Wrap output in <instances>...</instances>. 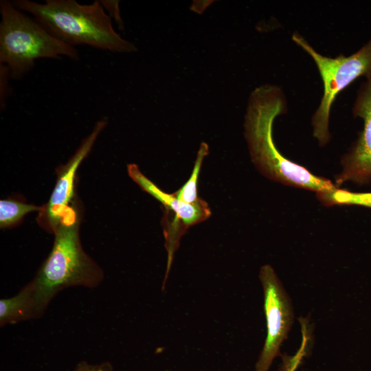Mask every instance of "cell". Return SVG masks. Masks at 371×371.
Wrapping results in <instances>:
<instances>
[{"label":"cell","instance_id":"cell-10","mask_svg":"<svg viewBox=\"0 0 371 371\" xmlns=\"http://www.w3.org/2000/svg\"><path fill=\"white\" fill-rule=\"evenodd\" d=\"M41 315L32 281L26 284L14 297L0 301L1 326L35 319Z\"/></svg>","mask_w":371,"mask_h":371},{"label":"cell","instance_id":"cell-5","mask_svg":"<svg viewBox=\"0 0 371 371\" xmlns=\"http://www.w3.org/2000/svg\"><path fill=\"white\" fill-rule=\"evenodd\" d=\"M292 40L310 55L315 63L323 82L324 93L312 117L313 135L319 145L330 139L329 118L330 109L337 95L361 76L371 74V38L352 54H341L335 58L318 53L298 32Z\"/></svg>","mask_w":371,"mask_h":371},{"label":"cell","instance_id":"cell-12","mask_svg":"<svg viewBox=\"0 0 371 371\" xmlns=\"http://www.w3.org/2000/svg\"><path fill=\"white\" fill-rule=\"evenodd\" d=\"M208 153V145L202 142L197 152L196 159L190 178L181 188L174 192V194L180 201L189 204H194L202 199L198 196L197 183L203 159Z\"/></svg>","mask_w":371,"mask_h":371},{"label":"cell","instance_id":"cell-14","mask_svg":"<svg viewBox=\"0 0 371 371\" xmlns=\"http://www.w3.org/2000/svg\"><path fill=\"white\" fill-rule=\"evenodd\" d=\"M104 9L109 10V13L113 15V19L116 21L117 23L122 25V21L120 16L119 12V1H100Z\"/></svg>","mask_w":371,"mask_h":371},{"label":"cell","instance_id":"cell-3","mask_svg":"<svg viewBox=\"0 0 371 371\" xmlns=\"http://www.w3.org/2000/svg\"><path fill=\"white\" fill-rule=\"evenodd\" d=\"M80 215L60 225L54 233L53 247L32 280L36 302L43 314L52 299L71 286H97L102 269L84 251L80 238Z\"/></svg>","mask_w":371,"mask_h":371},{"label":"cell","instance_id":"cell-2","mask_svg":"<svg viewBox=\"0 0 371 371\" xmlns=\"http://www.w3.org/2000/svg\"><path fill=\"white\" fill-rule=\"evenodd\" d=\"M14 5L31 14L53 36L75 47L88 45L115 53L137 51L131 42L114 30L111 18L100 1L80 4L76 0H14Z\"/></svg>","mask_w":371,"mask_h":371},{"label":"cell","instance_id":"cell-11","mask_svg":"<svg viewBox=\"0 0 371 371\" xmlns=\"http://www.w3.org/2000/svg\"><path fill=\"white\" fill-rule=\"evenodd\" d=\"M38 206L14 198L0 200V228L8 229L19 225L25 215L32 212H39Z\"/></svg>","mask_w":371,"mask_h":371},{"label":"cell","instance_id":"cell-1","mask_svg":"<svg viewBox=\"0 0 371 371\" xmlns=\"http://www.w3.org/2000/svg\"><path fill=\"white\" fill-rule=\"evenodd\" d=\"M287 111L282 90L276 85H264L251 93L245 120V135L253 162L262 174L283 184L317 193L334 190L330 180L318 177L293 162L277 149L273 139L276 117Z\"/></svg>","mask_w":371,"mask_h":371},{"label":"cell","instance_id":"cell-9","mask_svg":"<svg viewBox=\"0 0 371 371\" xmlns=\"http://www.w3.org/2000/svg\"><path fill=\"white\" fill-rule=\"evenodd\" d=\"M129 177L145 192L159 201L165 208L163 228L182 236L188 227L204 221L211 215L206 201L201 199L194 204L184 203L172 194L164 192L146 177L135 164L127 166Z\"/></svg>","mask_w":371,"mask_h":371},{"label":"cell","instance_id":"cell-6","mask_svg":"<svg viewBox=\"0 0 371 371\" xmlns=\"http://www.w3.org/2000/svg\"><path fill=\"white\" fill-rule=\"evenodd\" d=\"M259 278L263 290L267 335L254 371H269L291 329L294 311L291 297L271 265L260 268Z\"/></svg>","mask_w":371,"mask_h":371},{"label":"cell","instance_id":"cell-15","mask_svg":"<svg viewBox=\"0 0 371 371\" xmlns=\"http://www.w3.org/2000/svg\"><path fill=\"white\" fill-rule=\"evenodd\" d=\"M297 368V364L293 361L284 360L282 362L278 371H295Z\"/></svg>","mask_w":371,"mask_h":371},{"label":"cell","instance_id":"cell-8","mask_svg":"<svg viewBox=\"0 0 371 371\" xmlns=\"http://www.w3.org/2000/svg\"><path fill=\"white\" fill-rule=\"evenodd\" d=\"M355 117H360L363 127L358 138L342 157V171L336 177V184L352 181L366 185L371 181V74L366 77L357 91L352 107Z\"/></svg>","mask_w":371,"mask_h":371},{"label":"cell","instance_id":"cell-7","mask_svg":"<svg viewBox=\"0 0 371 371\" xmlns=\"http://www.w3.org/2000/svg\"><path fill=\"white\" fill-rule=\"evenodd\" d=\"M107 123L106 118L98 120L69 161L56 169L55 186L48 201L42 205L36 218L38 224L45 231L54 234L60 225L80 214L75 202L76 173Z\"/></svg>","mask_w":371,"mask_h":371},{"label":"cell","instance_id":"cell-4","mask_svg":"<svg viewBox=\"0 0 371 371\" xmlns=\"http://www.w3.org/2000/svg\"><path fill=\"white\" fill-rule=\"evenodd\" d=\"M0 13V63L7 68L10 77L22 78L38 59H80L75 47L58 39L12 2L1 0Z\"/></svg>","mask_w":371,"mask_h":371},{"label":"cell","instance_id":"cell-16","mask_svg":"<svg viewBox=\"0 0 371 371\" xmlns=\"http://www.w3.org/2000/svg\"><path fill=\"white\" fill-rule=\"evenodd\" d=\"M79 371H102V370L99 368H85L83 369H80Z\"/></svg>","mask_w":371,"mask_h":371},{"label":"cell","instance_id":"cell-13","mask_svg":"<svg viewBox=\"0 0 371 371\" xmlns=\"http://www.w3.org/2000/svg\"><path fill=\"white\" fill-rule=\"evenodd\" d=\"M325 205H355L371 208V192H354L335 188L334 190L317 194Z\"/></svg>","mask_w":371,"mask_h":371}]
</instances>
